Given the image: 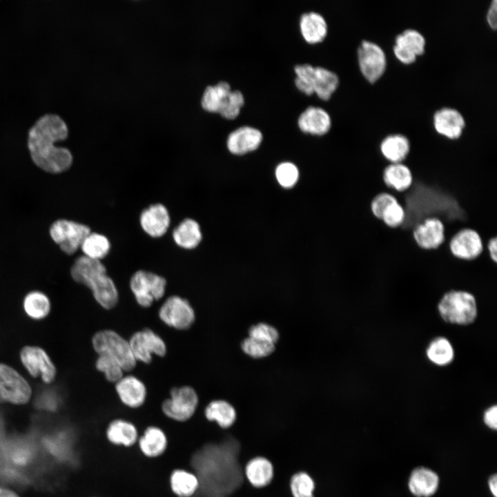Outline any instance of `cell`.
Returning <instances> with one entry per match:
<instances>
[{"label": "cell", "mask_w": 497, "mask_h": 497, "mask_svg": "<svg viewBox=\"0 0 497 497\" xmlns=\"http://www.w3.org/2000/svg\"><path fill=\"white\" fill-rule=\"evenodd\" d=\"M68 130L58 115L48 114L40 117L28 132V147L32 162L41 170L52 174L66 171L72 163L70 151L55 146L66 139Z\"/></svg>", "instance_id": "obj_1"}, {"label": "cell", "mask_w": 497, "mask_h": 497, "mask_svg": "<svg viewBox=\"0 0 497 497\" xmlns=\"http://www.w3.org/2000/svg\"><path fill=\"white\" fill-rule=\"evenodd\" d=\"M237 450L236 446L229 444L208 446L204 449L205 460L210 462L205 461L204 467L210 469L199 470L196 475L199 476V488L203 487L206 497H226L241 483L242 476L237 462Z\"/></svg>", "instance_id": "obj_2"}, {"label": "cell", "mask_w": 497, "mask_h": 497, "mask_svg": "<svg viewBox=\"0 0 497 497\" xmlns=\"http://www.w3.org/2000/svg\"><path fill=\"white\" fill-rule=\"evenodd\" d=\"M70 273L76 282L92 291L95 299L102 307L110 309L117 304V289L101 260L79 256L73 263Z\"/></svg>", "instance_id": "obj_3"}, {"label": "cell", "mask_w": 497, "mask_h": 497, "mask_svg": "<svg viewBox=\"0 0 497 497\" xmlns=\"http://www.w3.org/2000/svg\"><path fill=\"white\" fill-rule=\"evenodd\" d=\"M438 310L441 318L451 324H469L477 316L475 297L463 290L446 292L438 302Z\"/></svg>", "instance_id": "obj_4"}, {"label": "cell", "mask_w": 497, "mask_h": 497, "mask_svg": "<svg viewBox=\"0 0 497 497\" xmlns=\"http://www.w3.org/2000/svg\"><path fill=\"white\" fill-rule=\"evenodd\" d=\"M92 344L98 354H106L117 360L124 371L132 370L136 365L129 342L115 331L104 330L96 333Z\"/></svg>", "instance_id": "obj_5"}, {"label": "cell", "mask_w": 497, "mask_h": 497, "mask_svg": "<svg viewBox=\"0 0 497 497\" xmlns=\"http://www.w3.org/2000/svg\"><path fill=\"white\" fill-rule=\"evenodd\" d=\"M485 242L480 233L474 228L463 227L449 237L447 248L451 256L459 261L477 260L485 252Z\"/></svg>", "instance_id": "obj_6"}, {"label": "cell", "mask_w": 497, "mask_h": 497, "mask_svg": "<svg viewBox=\"0 0 497 497\" xmlns=\"http://www.w3.org/2000/svg\"><path fill=\"white\" fill-rule=\"evenodd\" d=\"M416 246L424 251H434L447 241V227L438 217L429 216L416 224L411 229Z\"/></svg>", "instance_id": "obj_7"}, {"label": "cell", "mask_w": 497, "mask_h": 497, "mask_svg": "<svg viewBox=\"0 0 497 497\" xmlns=\"http://www.w3.org/2000/svg\"><path fill=\"white\" fill-rule=\"evenodd\" d=\"M90 232L88 226L66 219L55 221L49 230L52 240L68 255L74 254Z\"/></svg>", "instance_id": "obj_8"}, {"label": "cell", "mask_w": 497, "mask_h": 497, "mask_svg": "<svg viewBox=\"0 0 497 497\" xmlns=\"http://www.w3.org/2000/svg\"><path fill=\"white\" fill-rule=\"evenodd\" d=\"M166 286V281L164 277L142 270L135 272L130 281V289L142 307H148L155 300L162 298Z\"/></svg>", "instance_id": "obj_9"}, {"label": "cell", "mask_w": 497, "mask_h": 497, "mask_svg": "<svg viewBox=\"0 0 497 497\" xmlns=\"http://www.w3.org/2000/svg\"><path fill=\"white\" fill-rule=\"evenodd\" d=\"M198 405V396L189 386L173 388L170 398L162 405L163 413L169 418L178 422L189 420L195 413Z\"/></svg>", "instance_id": "obj_10"}, {"label": "cell", "mask_w": 497, "mask_h": 497, "mask_svg": "<svg viewBox=\"0 0 497 497\" xmlns=\"http://www.w3.org/2000/svg\"><path fill=\"white\" fill-rule=\"evenodd\" d=\"M32 394L26 380L11 367L0 364V402L25 404Z\"/></svg>", "instance_id": "obj_11"}, {"label": "cell", "mask_w": 497, "mask_h": 497, "mask_svg": "<svg viewBox=\"0 0 497 497\" xmlns=\"http://www.w3.org/2000/svg\"><path fill=\"white\" fill-rule=\"evenodd\" d=\"M358 60L362 74L371 83L378 81L387 68V57L384 50L371 41H361L358 49Z\"/></svg>", "instance_id": "obj_12"}, {"label": "cell", "mask_w": 497, "mask_h": 497, "mask_svg": "<svg viewBox=\"0 0 497 497\" xmlns=\"http://www.w3.org/2000/svg\"><path fill=\"white\" fill-rule=\"evenodd\" d=\"M159 316L166 324L179 330L188 329L195 320V312L189 302L177 295L168 298L159 309Z\"/></svg>", "instance_id": "obj_13"}, {"label": "cell", "mask_w": 497, "mask_h": 497, "mask_svg": "<svg viewBox=\"0 0 497 497\" xmlns=\"http://www.w3.org/2000/svg\"><path fill=\"white\" fill-rule=\"evenodd\" d=\"M20 360L32 377L40 376L46 384L54 381L56 368L43 349L35 346L25 347L20 352Z\"/></svg>", "instance_id": "obj_14"}, {"label": "cell", "mask_w": 497, "mask_h": 497, "mask_svg": "<svg viewBox=\"0 0 497 497\" xmlns=\"http://www.w3.org/2000/svg\"><path fill=\"white\" fill-rule=\"evenodd\" d=\"M129 344L135 360L145 363L150 362L153 354L164 356L166 353L164 340L149 329L134 333L129 340Z\"/></svg>", "instance_id": "obj_15"}, {"label": "cell", "mask_w": 497, "mask_h": 497, "mask_svg": "<svg viewBox=\"0 0 497 497\" xmlns=\"http://www.w3.org/2000/svg\"><path fill=\"white\" fill-rule=\"evenodd\" d=\"M426 40L419 31L408 28L398 34L395 38L393 47L396 57L402 63H413L418 55L425 50Z\"/></svg>", "instance_id": "obj_16"}, {"label": "cell", "mask_w": 497, "mask_h": 497, "mask_svg": "<svg viewBox=\"0 0 497 497\" xmlns=\"http://www.w3.org/2000/svg\"><path fill=\"white\" fill-rule=\"evenodd\" d=\"M381 179L387 191L398 193L409 191L415 182L411 168L405 162L387 164L382 168Z\"/></svg>", "instance_id": "obj_17"}, {"label": "cell", "mask_w": 497, "mask_h": 497, "mask_svg": "<svg viewBox=\"0 0 497 497\" xmlns=\"http://www.w3.org/2000/svg\"><path fill=\"white\" fill-rule=\"evenodd\" d=\"M433 124L438 134L452 140L460 138L465 127L462 113L451 107L437 110L433 116Z\"/></svg>", "instance_id": "obj_18"}, {"label": "cell", "mask_w": 497, "mask_h": 497, "mask_svg": "<svg viewBox=\"0 0 497 497\" xmlns=\"http://www.w3.org/2000/svg\"><path fill=\"white\" fill-rule=\"evenodd\" d=\"M262 140V134L259 129L242 126L228 135L227 147L231 153L241 155L257 148Z\"/></svg>", "instance_id": "obj_19"}, {"label": "cell", "mask_w": 497, "mask_h": 497, "mask_svg": "<svg viewBox=\"0 0 497 497\" xmlns=\"http://www.w3.org/2000/svg\"><path fill=\"white\" fill-rule=\"evenodd\" d=\"M143 230L153 237L164 235L170 225V216L165 206L155 204L144 209L140 215Z\"/></svg>", "instance_id": "obj_20"}, {"label": "cell", "mask_w": 497, "mask_h": 497, "mask_svg": "<svg viewBox=\"0 0 497 497\" xmlns=\"http://www.w3.org/2000/svg\"><path fill=\"white\" fill-rule=\"evenodd\" d=\"M379 149L387 164L404 162L410 153L411 142L403 134H390L382 139Z\"/></svg>", "instance_id": "obj_21"}, {"label": "cell", "mask_w": 497, "mask_h": 497, "mask_svg": "<svg viewBox=\"0 0 497 497\" xmlns=\"http://www.w3.org/2000/svg\"><path fill=\"white\" fill-rule=\"evenodd\" d=\"M115 389L121 401L130 408L139 407L145 401L146 387L135 376H123L116 382Z\"/></svg>", "instance_id": "obj_22"}, {"label": "cell", "mask_w": 497, "mask_h": 497, "mask_svg": "<svg viewBox=\"0 0 497 497\" xmlns=\"http://www.w3.org/2000/svg\"><path fill=\"white\" fill-rule=\"evenodd\" d=\"M298 123L304 132L322 135L330 129L331 119L328 112L324 108L310 106L300 115Z\"/></svg>", "instance_id": "obj_23"}, {"label": "cell", "mask_w": 497, "mask_h": 497, "mask_svg": "<svg viewBox=\"0 0 497 497\" xmlns=\"http://www.w3.org/2000/svg\"><path fill=\"white\" fill-rule=\"evenodd\" d=\"M137 443L141 452L146 457L155 458L162 456L166 450L168 439L165 432L158 427H148Z\"/></svg>", "instance_id": "obj_24"}, {"label": "cell", "mask_w": 497, "mask_h": 497, "mask_svg": "<svg viewBox=\"0 0 497 497\" xmlns=\"http://www.w3.org/2000/svg\"><path fill=\"white\" fill-rule=\"evenodd\" d=\"M107 440L114 445L130 447L137 442L139 436L136 427L123 419L111 421L106 431Z\"/></svg>", "instance_id": "obj_25"}, {"label": "cell", "mask_w": 497, "mask_h": 497, "mask_svg": "<svg viewBox=\"0 0 497 497\" xmlns=\"http://www.w3.org/2000/svg\"><path fill=\"white\" fill-rule=\"evenodd\" d=\"M438 475L430 469L420 467L413 471L409 478V487L413 494L418 497H428L433 494L438 487Z\"/></svg>", "instance_id": "obj_26"}, {"label": "cell", "mask_w": 497, "mask_h": 497, "mask_svg": "<svg viewBox=\"0 0 497 497\" xmlns=\"http://www.w3.org/2000/svg\"><path fill=\"white\" fill-rule=\"evenodd\" d=\"M300 28L304 39L309 43L321 41L327 32V23L320 13L311 11L303 13L300 19Z\"/></svg>", "instance_id": "obj_27"}, {"label": "cell", "mask_w": 497, "mask_h": 497, "mask_svg": "<svg viewBox=\"0 0 497 497\" xmlns=\"http://www.w3.org/2000/svg\"><path fill=\"white\" fill-rule=\"evenodd\" d=\"M169 483L171 491L177 497H193L199 488L197 475L184 469L173 470L170 474Z\"/></svg>", "instance_id": "obj_28"}, {"label": "cell", "mask_w": 497, "mask_h": 497, "mask_svg": "<svg viewBox=\"0 0 497 497\" xmlns=\"http://www.w3.org/2000/svg\"><path fill=\"white\" fill-rule=\"evenodd\" d=\"M173 237L180 247L193 249L200 243L202 235L199 224L194 220H184L173 231Z\"/></svg>", "instance_id": "obj_29"}, {"label": "cell", "mask_w": 497, "mask_h": 497, "mask_svg": "<svg viewBox=\"0 0 497 497\" xmlns=\"http://www.w3.org/2000/svg\"><path fill=\"white\" fill-rule=\"evenodd\" d=\"M245 476L253 486L262 487L271 481L273 467L268 459L256 457L251 459L246 465Z\"/></svg>", "instance_id": "obj_30"}, {"label": "cell", "mask_w": 497, "mask_h": 497, "mask_svg": "<svg viewBox=\"0 0 497 497\" xmlns=\"http://www.w3.org/2000/svg\"><path fill=\"white\" fill-rule=\"evenodd\" d=\"M339 84L338 75L322 66H314L312 87L313 92L322 99H328Z\"/></svg>", "instance_id": "obj_31"}, {"label": "cell", "mask_w": 497, "mask_h": 497, "mask_svg": "<svg viewBox=\"0 0 497 497\" xmlns=\"http://www.w3.org/2000/svg\"><path fill=\"white\" fill-rule=\"evenodd\" d=\"M231 90L230 84L223 81L214 86H207L202 98V107L210 112L220 113L226 104Z\"/></svg>", "instance_id": "obj_32"}, {"label": "cell", "mask_w": 497, "mask_h": 497, "mask_svg": "<svg viewBox=\"0 0 497 497\" xmlns=\"http://www.w3.org/2000/svg\"><path fill=\"white\" fill-rule=\"evenodd\" d=\"M205 416L210 421L216 422L222 428L230 427L236 420L234 407L225 400L211 402L205 409Z\"/></svg>", "instance_id": "obj_33"}, {"label": "cell", "mask_w": 497, "mask_h": 497, "mask_svg": "<svg viewBox=\"0 0 497 497\" xmlns=\"http://www.w3.org/2000/svg\"><path fill=\"white\" fill-rule=\"evenodd\" d=\"M23 307L29 318L39 320L43 319L49 314L50 302L45 293L39 291H33L25 296Z\"/></svg>", "instance_id": "obj_34"}, {"label": "cell", "mask_w": 497, "mask_h": 497, "mask_svg": "<svg viewBox=\"0 0 497 497\" xmlns=\"http://www.w3.org/2000/svg\"><path fill=\"white\" fill-rule=\"evenodd\" d=\"M426 354L432 363L438 366L450 364L454 357L451 344L444 337L434 338L428 345Z\"/></svg>", "instance_id": "obj_35"}, {"label": "cell", "mask_w": 497, "mask_h": 497, "mask_svg": "<svg viewBox=\"0 0 497 497\" xmlns=\"http://www.w3.org/2000/svg\"><path fill=\"white\" fill-rule=\"evenodd\" d=\"M80 248L84 255L93 260H101L107 255L110 248L108 238L97 233H90L84 240Z\"/></svg>", "instance_id": "obj_36"}, {"label": "cell", "mask_w": 497, "mask_h": 497, "mask_svg": "<svg viewBox=\"0 0 497 497\" xmlns=\"http://www.w3.org/2000/svg\"><path fill=\"white\" fill-rule=\"evenodd\" d=\"M407 220L405 206L398 201L390 204L383 212L380 222L387 228L396 230L402 227Z\"/></svg>", "instance_id": "obj_37"}, {"label": "cell", "mask_w": 497, "mask_h": 497, "mask_svg": "<svg viewBox=\"0 0 497 497\" xmlns=\"http://www.w3.org/2000/svg\"><path fill=\"white\" fill-rule=\"evenodd\" d=\"M96 368L104 373L109 382L115 383L123 377L124 371L117 360L106 354H99Z\"/></svg>", "instance_id": "obj_38"}, {"label": "cell", "mask_w": 497, "mask_h": 497, "mask_svg": "<svg viewBox=\"0 0 497 497\" xmlns=\"http://www.w3.org/2000/svg\"><path fill=\"white\" fill-rule=\"evenodd\" d=\"M290 487L293 497H314V481L305 472H299L293 475Z\"/></svg>", "instance_id": "obj_39"}, {"label": "cell", "mask_w": 497, "mask_h": 497, "mask_svg": "<svg viewBox=\"0 0 497 497\" xmlns=\"http://www.w3.org/2000/svg\"><path fill=\"white\" fill-rule=\"evenodd\" d=\"M242 351L254 358H261L271 355L275 350V344L248 337L241 344Z\"/></svg>", "instance_id": "obj_40"}, {"label": "cell", "mask_w": 497, "mask_h": 497, "mask_svg": "<svg viewBox=\"0 0 497 497\" xmlns=\"http://www.w3.org/2000/svg\"><path fill=\"white\" fill-rule=\"evenodd\" d=\"M399 198L389 191H381L375 195L370 201V213L373 218L380 222L384 210L392 203L398 201Z\"/></svg>", "instance_id": "obj_41"}, {"label": "cell", "mask_w": 497, "mask_h": 497, "mask_svg": "<svg viewBox=\"0 0 497 497\" xmlns=\"http://www.w3.org/2000/svg\"><path fill=\"white\" fill-rule=\"evenodd\" d=\"M275 176L278 183L284 188H291L298 182L299 171L297 166L289 162L280 164L275 169Z\"/></svg>", "instance_id": "obj_42"}, {"label": "cell", "mask_w": 497, "mask_h": 497, "mask_svg": "<svg viewBox=\"0 0 497 497\" xmlns=\"http://www.w3.org/2000/svg\"><path fill=\"white\" fill-rule=\"evenodd\" d=\"M313 70L314 66L309 64H298L294 67L296 74L295 84L299 90L307 95L313 92L312 88Z\"/></svg>", "instance_id": "obj_43"}, {"label": "cell", "mask_w": 497, "mask_h": 497, "mask_svg": "<svg viewBox=\"0 0 497 497\" xmlns=\"http://www.w3.org/2000/svg\"><path fill=\"white\" fill-rule=\"evenodd\" d=\"M244 99L242 92L239 90H231L227 101L220 113L226 118L233 119L238 115Z\"/></svg>", "instance_id": "obj_44"}, {"label": "cell", "mask_w": 497, "mask_h": 497, "mask_svg": "<svg viewBox=\"0 0 497 497\" xmlns=\"http://www.w3.org/2000/svg\"><path fill=\"white\" fill-rule=\"evenodd\" d=\"M249 337L275 344L279 338L277 330L266 323L252 326L248 330Z\"/></svg>", "instance_id": "obj_45"}, {"label": "cell", "mask_w": 497, "mask_h": 497, "mask_svg": "<svg viewBox=\"0 0 497 497\" xmlns=\"http://www.w3.org/2000/svg\"><path fill=\"white\" fill-rule=\"evenodd\" d=\"M58 404L57 396L52 391H43L37 400V405L39 407L50 411H55L57 408Z\"/></svg>", "instance_id": "obj_46"}, {"label": "cell", "mask_w": 497, "mask_h": 497, "mask_svg": "<svg viewBox=\"0 0 497 497\" xmlns=\"http://www.w3.org/2000/svg\"><path fill=\"white\" fill-rule=\"evenodd\" d=\"M485 250L489 260L495 264H497V237H490L485 242Z\"/></svg>", "instance_id": "obj_47"}, {"label": "cell", "mask_w": 497, "mask_h": 497, "mask_svg": "<svg viewBox=\"0 0 497 497\" xmlns=\"http://www.w3.org/2000/svg\"><path fill=\"white\" fill-rule=\"evenodd\" d=\"M487 21L489 27L496 30L497 28V1L493 0L488 8Z\"/></svg>", "instance_id": "obj_48"}, {"label": "cell", "mask_w": 497, "mask_h": 497, "mask_svg": "<svg viewBox=\"0 0 497 497\" xmlns=\"http://www.w3.org/2000/svg\"><path fill=\"white\" fill-rule=\"evenodd\" d=\"M497 407L496 405L490 407L484 414V422L489 427L496 429L497 427Z\"/></svg>", "instance_id": "obj_49"}, {"label": "cell", "mask_w": 497, "mask_h": 497, "mask_svg": "<svg viewBox=\"0 0 497 497\" xmlns=\"http://www.w3.org/2000/svg\"><path fill=\"white\" fill-rule=\"evenodd\" d=\"M497 479H496V475H494L491 476L489 480V487L491 491V493L494 494L495 497H496V491H497Z\"/></svg>", "instance_id": "obj_50"}, {"label": "cell", "mask_w": 497, "mask_h": 497, "mask_svg": "<svg viewBox=\"0 0 497 497\" xmlns=\"http://www.w3.org/2000/svg\"><path fill=\"white\" fill-rule=\"evenodd\" d=\"M0 497H19L13 491L0 487Z\"/></svg>", "instance_id": "obj_51"}]
</instances>
